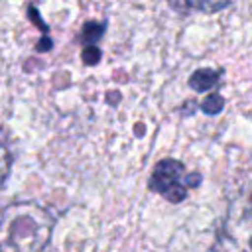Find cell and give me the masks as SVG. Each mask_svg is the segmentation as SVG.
<instances>
[{
  "label": "cell",
  "mask_w": 252,
  "mask_h": 252,
  "mask_svg": "<svg viewBox=\"0 0 252 252\" xmlns=\"http://www.w3.org/2000/svg\"><path fill=\"white\" fill-rule=\"evenodd\" d=\"M201 183L199 173H187L185 165L177 159H161L156 163L150 177V191L161 195L169 203H181L187 197V191Z\"/></svg>",
  "instance_id": "3"
},
{
  "label": "cell",
  "mask_w": 252,
  "mask_h": 252,
  "mask_svg": "<svg viewBox=\"0 0 252 252\" xmlns=\"http://www.w3.org/2000/svg\"><path fill=\"white\" fill-rule=\"evenodd\" d=\"M217 83H219V71L209 69V67L195 71V73L191 75V79H189V87H191L193 91H197V93H207V91H211Z\"/></svg>",
  "instance_id": "5"
},
{
  "label": "cell",
  "mask_w": 252,
  "mask_h": 252,
  "mask_svg": "<svg viewBox=\"0 0 252 252\" xmlns=\"http://www.w3.org/2000/svg\"><path fill=\"white\" fill-rule=\"evenodd\" d=\"M49 45H51V41L45 37L41 43H37V51H47V49H49Z\"/></svg>",
  "instance_id": "10"
},
{
  "label": "cell",
  "mask_w": 252,
  "mask_h": 252,
  "mask_svg": "<svg viewBox=\"0 0 252 252\" xmlns=\"http://www.w3.org/2000/svg\"><path fill=\"white\" fill-rule=\"evenodd\" d=\"M213 252H252V187L242 189L228 203Z\"/></svg>",
  "instance_id": "2"
},
{
  "label": "cell",
  "mask_w": 252,
  "mask_h": 252,
  "mask_svg": "<svg viewBox=\"0 0 252 252\" xmlns=\"http://www.w3.org/2000/svg\"><path fill=\"white\" fill-rule=\"evenodd\" d=\"M102 33H104V24H100V22H89L83 28L81 39H83L85 47H89V45H94L102 37Z\"/></svg>",
  "instance_id": "7"
},
{
  "label": "cell",
  "mask_w": 252,
  "mask_h": 252,
  "mask_svg": "<svg viewBox=\"0 0 252 252\" xmlns=\"http://www.w3.org/2000/svg\"><path fill=\"white\" fill-rule=\"evenodd\" d=\"M232 0H169V6L177 12V14H193V12H201V14H213L219 12L222 8H226Z\"/></svg>",
  "instance_id": "4"
},
{
  "label": "cell",
  "mask_w": 252,
  "mask_h": 252,
  "mask_svg": "<svg viewBox=\"0 0 252 252\" xmlns=\"http://www.w3.org/2000/svg\"><path fill=\"white\" fill-rule=\"evenodd\" d=\"M53 217L37 203H14L0 211V252H41L51 238Z\"/></svg>",
  "instance_id": "1"
},
{
  "label": "cell",
  "mask_w": 252,
  "mask_h": 252,
  "mask_svg": "<svg viewBox=\"0 0 252 252\" xmlns=\"http://www.w3.org/2000/svg\"><path fill=\"white\" fill-rule=\"evenodd\" d=\"M10 165H12V154H10V148H8L6 134L0 128V187L4 185V181L10 173Z\"/></svg>",
  "instance_id": "6"
},
{
  "label": "cell",
  "mask_w": 252,
  "mask_h": 252,
  "mask_svg": "<svg viewBox=\"0 0 252 252\" xmlns=\"http://www.w3.org/2000/svg\"><path fill=\"white\" fill-rule=\"evenodd\" d=\"M222 106H224V100L220 94H209L201 104L203 112H207V114H219L222 110Z\"/></svg>",
  "instance_id": "8"
},
{
  "label": "cell",
  "mask_w": 252,
  "mask_h": 252,
  "mask_svg": "<svg viewBox=\"0 0 252 252\" xmlns=\"http://www.w3.org/2000/svg\"><path fill=\"white\" fill-rule=\"evenodd\" d=\"M81 57H83V61L87 65H96L100 61V49L96 45H89V47L83 49V55Z\"/></svg>",
  "instance_id": "9"
}]
</instances>
